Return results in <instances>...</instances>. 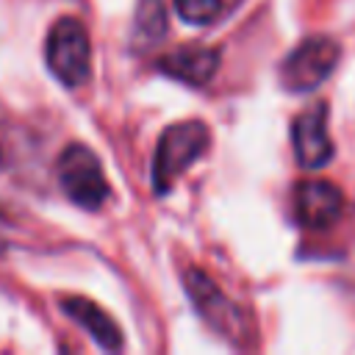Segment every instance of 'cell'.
Masks as SVG:
<instances>
[{
	"mask_svg": "<svg viewBox=\"0 0 355 355\" xmlns=\"http://www.w3.org/2000/svg\"><path fill=\"white\" fill-rule=\"evenodd\" d=\"M183 286L186 294L194 305V311L202 316V322L222 336L225 341H230L233 347H255V322L252 316L233 302L202 269H186L183 272Z\"/></svg>",
	"mask_w": 355,
	"mask_h": 355,
	"instance_id": "1",
	"label": "cell"
},
{
	"mask_svg": "<svg viewBox=\"0 0 355 355\" xmlns=\"http://www.w3.org/2000/svg\"><path fill=\"white\" fill-rule=\"evenodd\" d=\"M211 147V130L202 119H183L169 125L153 155V191L155 194H169L178 178L197 164Z\"/></svg>",
	"mask_w": 355,
	"mask_h": 355,
	"instance_id": "2",
	"label": "cell"
},
{
	"mask_svg": "<svg viewBox=\"0 0 355 355\" xmlns=\"http://www.w3.org/2000/svg\"><path fill=\"white\" fill-rule=\"evenodd\" d=\"M44 58L50 72L67 89L83 86L92 75V44L83 22L75 17H61L47 33Z\"/></svg>",
	"mask_w": 355,
	"mask_h": 355,
	"instance_id": "3",
	"label": "cell"
},
{
	"mask_svg": "<svg viewBox=\"0 0 355 355\" xmlns=\"http://www.w3.org/2000/svg\"><path fill=\"white\" fill-rule=\"evenodd\" d=\"M55 172H58V183L64 194L86 211H97L111 194L103 164L86 144H69L58 155Z\"/></svg>",
	"mask_w": 355,
	"mask_h": 355,
	"instance_id": "4",
	"label": "cell"
},
{
	"mask_svg": "<svg viewBox=\"0 0 355 355\" xmlns=\"http://www.w3.org/2000/svg\"><path fill=\"white\" fill-rule=\"evenodd\" d=\"M338 58H341V44L336 39L311 36V39L300 42L280 61V69H277L280 86L286 92H311L330 78Z\"/></svg>",
	"mask_w": 355,
	"mask_h": 355,
	"instance_id": "5",
	"label": "cell"
},
{
	"mask_svg": "<svg viewBox=\"0 0 355 355\" xmlns=\"http://www.w3.org/2000/svg\"><path fill=\"white\" fill-rule=\"evenodd\" d=\"M291 144L302 169H322L333 161L336 144L327 133V103H313L291 122Z\"/></svg>",
	"mask_w": 355,
	"mask_h": 355,
	"instance_id": "6",
	"label": "cell"
},
{
	"mask_svg": "<svg viewBox=\"0 0 355 355\" xmlns=\"http://www.w3.org/2000/svg\"><path fill=\"white\" fill-rule=\"evenodd\" d=\"M344 211V194L330 180H300L294 186V219L308 230L330 227Z\"/></svg>",
	"mask_w": 355,
	"mask_h": 355,
	"instance_id": "7",
	"label": "cell"
},
{
	"mask_svg": "<svg viewBox=\"0 0 355 355\" xmlns=\"http://www.w3.org/2000/svg\"><path fill=\"white\" fill-rule=\"evenodd\" d=\"M219 61H222V53L216 47L200 44V42H189V44H180V47L164 53L155 61V67H158V72L180 80L186 86L200 89L216 75Z\"/></svg>",
	"mask_w": 355,
	"mask_h": 355,
	"instance_id": "8",
	"label": "cell"
},
{
	"mask_svg": "<svg viewBox=\"0 0 355 355\" xmlns=\"http://www.w3.org/2000/svg\"><path fill=\"white\" fill-rule=\"evenodd\" d=\"M61 311L72 322H78L103 349H108V352L122 349V330H119V324L100 305H94L92 300H86V297H61Z\"/></svg>",
	"mask_w": 355,
	"mask_h": 355,
	"instance_id": "9",
	"label": "cell"
},
{
	"mask_svg": "<svg viewBox=\"0 0 355 355\" xmlns=\"http://www.w3.org/2000/svg\"><path fill=\"white\" fill-rule=\"evenodd\" d=\"M166 36V8L164 0H139L136 3V14H133V33L130 42L144 50L158 44Z\"/></svg>",
	"mask_w": 355,
	"mask_h": 355,
	"instance_id": "10",
	"label": "cell"
},
{
	"mask_svg": "<svg viewBox=\"0 0 355 355\" xmlns=\"http://www.w3.org/2000/svg\"><path fill=\"white\" fill-rule=\"evenodd\" d=\"M175 11L189 25H208L219 17L222 0H175Z\"/></svg>",
	"mask_w": 355,
	"mask_h": 355,
	"instance_id": "11",
	"label": "cell"
},
{
	"mask_svg": "<svg viewBox=\"0 0 355 355\" xmlns=\"http://www.w3.org/2000/svg\"><path fill=\"white\" fill-rule=\"evenodd\" d=\"M0 166H3V155H0Z\"/></svg>",
	"mask_w": 355,
	"mask_h": 355,
	"instance_id": "12",
	"label": "cell"
}]
</instances>
